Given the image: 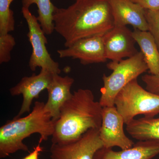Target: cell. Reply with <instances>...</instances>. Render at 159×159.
Masks as SVG:
<instances>
[{
	"label": "cell",
	"instance_id": "7a4b0ae2",
	"mask_svg": "<svg viewBox=\"0 0 159 159\" xmlns=\"http://www.w3.org/2000/svg\"><path fill=\"white\" fill-rule=\"evenodd\" d=\"M102 107L95 100L90 90L80 89L74 91L55 121L52 143H68L79 139L90 129H100Z\"/></svg>",
	"mask_w": 159,
	"mask_h": 159
},
{
	"label": "cell",
	"instance_id": "9a60e30c",
	"mask_svg": "<svg viewBox=\"0 0 159 159\" xmlns=\"http://www.w3.org/2000/svg\"><path fill=\"white\" fill-rule=\"evenodd\" d=\"M133 35L140 47L150 74H159V51L152 34L148 31L134 29Z\"/></svg>",
	"mask_w": 159,
	"mask_h": 159
},
{
	"label": "cell",
	"instance_id": "3957f363",
	"mask_svg": "<svg viewBox=\"0 0 159 159\" xmlns=\"http://www.w3.org/2000/svg\"><path fill=\"white\" fill-rule=\"evenodd\" d=\"M44 102L36 101L28 116L14 117L0 128V158H4L19 150L29 152L23 141L31 135L39 134V143L52 136L54 129V121L46 110Z\"/></svg>",
	"mask_w": 159,
	"mask_h": 159
},
{
	"label": "cell",
	"instance_id": "277c9868",
	"mask_svg": "<svg viewBox=\"0 0 159 159\" xmlns=\"http://www.w3.org/2000/svg\"><path fill=\"white\" fill-rule=\"evenodd\" d=\"M107 67L112 71L109 76L103 74V86L100 89L99 102L102 107L115 106V100L119 92L126 85L148 70L142 52L120 61H111Z\"/></svg>",
	"mask_w": 159,
	"mask_h": 159
},
{
	"label": "cell",
	"instance_id": "6da1fadb",
	"mask_svg": "<svg viewBox=\"0 0 159 159\" xmlns=\"http://www.w3.org/2000/svg\"><path fill=\"white\" fill-rule=\"evenodd\" d=\"M53 21L66 48L78 40L105 34L114 27L108 0H81L66 8L56 7Z\"/></svg>",
	"mask_w": 159,
	"mask_h": 159
},
{
	"label": "cell",
	"instance_id": "52a82bcc",
	"mask_svg": "<svg viewBox=\"0 0 159 159\" xmlns=\"http://www.w3.org/2000/svg\"><path fill=\"white\" fill-rule=\"evenodd\" d=\"M103 147L99 129L88 131L75 141L65 144L52 143L51 159H94L97 151Z\"/></svg>",
	"mask_w": 159,
	"mask_h": 159
},
{
	"label": "cell",
	"instance_id": "ffe728a7",
	"mask_svg": "<svg viewBox=\"0 0 159 159\" xmlns=\"http://www.w3.org/2000/svg\"><path fill=\"white\" fill-rule=\"evenodd\" d=\"M145 15L148 31L152 34L159 51V10H145Z\"/></svg>",
	"mask_w": 159,
	"mask_h": 159
},
{
	"label": "cell",
	"instance_id": "8fae6325",
	"mask_svg": "<svg viewBox=\"0 0 159 159\" xmlns=\"http://www.w3.org/2000/svg\"><path fill=\"white\" fill-rule=\"evenodd\" d=\"M136 42L131 31L126 26H116L104 34L106 57L111 61H120L138 53Z\"/></svg>",
	"mask_w": 159,
	"mask_h": 159
},
{
	"label": "cell",
	"instance_id": "8992f818",
	"mask_svg": "<svg viewBox=\"0 0 159 159\" xmlns=\"http://www.w3.org/2000/svg\"><path fill=\"white\" fill-rule=\"evenodd\" d=\"M22 13L29 27L27 36L32 48L29 59V68L32 71H35L37 68L40 67L47 69L53 74H59L61 70L59 63L52 59L47 50L46 44L48 43V40L37 17L27 8L22 7Z\"/></svg>",
	"mask_w": 159,
	"mask_h": 159
},
{
	"label": "cell",
	"instance_id": "30bf717a",
	"mask_svg": "<svg viewBox=\"0 0 159 159\" xmlns=\"http://www.w3.org/2000/svg\"><path fill=\"white\" fill-rule=\"evenodd\" d=\"M54 74L47 69H41L37 75L23 77L16 85L10 89L11 96L22 95L23 102L19 112L15 117L18 118L25 113H29L33 100L39 97L43 90L47 89Z\"/></svg>",
	"mask_w": 159,
	"mask_h": 159
},
{
	"label": "cell",
	"instance_id": "5b68a950",
	"mask_svg": "<svg viewBox=\"0 0 159 159\" xmlns=\"http://www.w3.org/2000/svg\"><path fill=\"white\" fill-rule=\"evenodd\" d=\"M115 106L127 124L138 115L154 117L158 115L159 96L142 88L136 79L119 92Z\"/></svg>",
	"mask_w": 159,
	"mask_h": 159
},
{
	"label": "cell",
	"instance_id": "7c38bea8",
	"mask_svg": "<svg viewBox=\"0 0 159 159\" xmlns=\"http://www.w3.org/2000/svg\"><path fill=\"white\" fill-rule=\"evenodd\" d=\"M114 26H132L134 29L148 31L145 9L131 0H108Z\"/></svg>",
	"mask_w": 159,
	"mask_h": 159
},
{
	"label": "cell",
	"instance_id": "44dd1931",
	"mask_svg": "<svg viewBox=\"0 0 159 159\" xmlns=\"http://www.w3.org/2000/svg\"><path fill=\"white\" fill-rule=\"evenodd\" d=\"M142 80L145 84V89L151 93L159 96V74H145Z\"/></svg>",
	"mask_w": 159,
	"mask_h": 159
},
{
	"label": "cell",
	"instance_id": "2e32d148",
	"mask_svg": "<svg viewBox=\"0 0 159 159\" xmlns=\"http://www.w3.org/2000/svg\"><path fill=\"white\" fill-rule=\"evenodd\" d=\"M126 129L132 138L139 141H159V118L134 119L126 124Z\"/></svg>",
	"mask_w": 159,
	"mask_h": 159
},
{
	"label": "cell",
	"instance_id": "d6986e66",
	"mask_svg": "<svg viewBox=\"0 0 159 159\" xmlns=\"http://www.w3.org/2000/svg\"><path fill=\"white\" fill-rule=\"evenodd\" d=\"M16 42L13 36L9 33L0 34V63L9 62L11 52Z\"/></svg>",
	"mask_w": 159,
	"mask_h": 159
},
{
	"label": "cell",
	"instance_id": "9c48e42d",
	"mask_svg": "<svg viewBox=\"0 0 159 159\" xmlns=\"http://www.w3.org/2000/svg\"><path fill=\"white\" fill-rule=\"evenodd\" d=\"M104 34H98L78 40L66 49L57 50L60 58L79 60L84 65L105 62Z\"/></svg>",
	"mask_w": 159,
	"mask_h": 159
},
{
	"label": "cell",
	"instance_id": "ac0fdd59",
	"mask_svg": "<svg viewBox=\"0 0 159 159\" xmlns=\"http://www.w3.org/2000/svg\"><path fill=\"white\" fill-rule=\"evenodd\" d=\"M13 0H0V34L14 31V12L10 9Z\"/></svg>",
	"mask_w": 159,
	"mask_h": 159
},
{
	"label": "cell",
	"instance_id": "603a6c76",
	"mask_svg": "<svg viewBox=\"0 0 159 159\" xmlns=\"http://www.w3.org/2000/svg\"><path fill=\"white\" fill-rule=\"evenodd\" d=\"M40 143L38 144L34 147L33 150L22 159H39V157L40 153L43 150V148L41 146Z\"/></svg>",
	"mask_w": 159,
	"mask_h": 159
},
{
	"label": "cell",
	"instance_id": "ba28073f",
	"mask_svg": "<svg viewBox=\"0 0 159 159\" xmlns=\"http://www.w3.org/2000/svg\"><path fill=\"white\" fill-rule=\"evenodd\" d=\"M102 123L99 129V137L103 147H119L122 150L130 148L134 143L125 134L124 119L114 106L102 107Z\"/></svg>",
	"mask_w": 159,
	"mask_h": 159
},
{
	"label": "cell",
	"instance_id": "7402d4cb",
	"mask_svg": "<svg viewBox=\"0 0 159 159\" xmlns=\"http://www.w3.org/2000/svg\"><path fill=\"white\" fill-rule=\"evenodd\" d=\"M139 4L145 10H159V0H131Z\"/></svg>",
	"mask_w": 159,
	"mask_h": 159
},
{
	"label": "cell",
	"instance_id": "cb8c5ba5",
	"mask_svg": "<svg viewBox=\"0 0 159 159\" xmlns=\"http://www.w3.org/2000/svg\"><path fill=\"white\" fill-rule=\"evenodd\" d=\"M75 1H81V0H74Z\"/></svg>",
	"mask_w": 159,
	"mask_h": 159
},
{
	"label": "cell",
	"instance_id": "e0dca14e",
	"mask_svg": "<svg viewBox=\"0 0 159 159\" xmlns=\"http://www.w3.org/2000/svg\"><path fill=\"white\" fill-rule=\"evenodd\" d=\"M22 7L29 9L33 4L38 8V20L45 34L50 35L54 31L53 14L56 7L51 0H22Z\"/></svg>",
	"mask_w": 159,
	"mask_h": 159
},
{
	"label": "cell",
	"instance_id": "4fadbf2b",
	"mask_svg": "<svg viewBox=\"0 0 159 159\" xmlns=\"http://www.w3.org/2000/svg\"><path fill=\"white\" fill-rule=\"evenodd\" d=\"M159 154V141H139L130 148L115 151L104 147L95 154L94 159H152Z\"/></svg>",
	"mask_w": 159,
	"mask_h": 159
},
{
	"label": "cell",
	"instance_id": "5bb4252c",
	"mask_svg": "<svg viewBox=\"0 0 159 159\" xmlns=\"http://www.w3.org/2000/svg\"><path fill=\"white\" fill-rule=\"evenodd\" d=\"M74 82V79L68 76L61 77L59 74L53 76L47 89L48 99L45 107L54 121L58 119L62 106L72 97L71 88Z\"/></svg>",
	"mask_w": 159,
	"mask_h": 159
}]
</instances>
